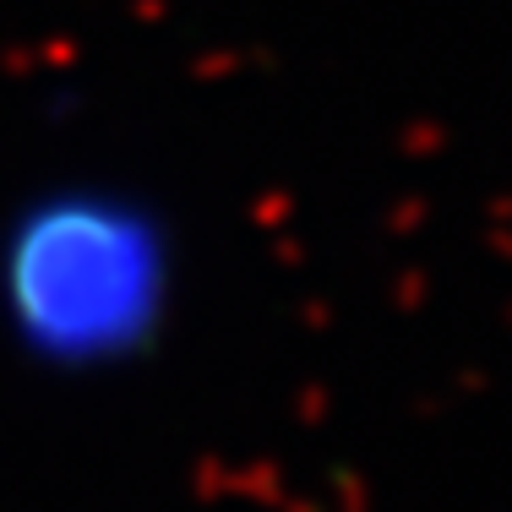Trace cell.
Here are the masks:
<instances>
[{
	"mask_svg": "<svg viewBox=\"0 0 512 512\" xmlns=\"http://www.w3.org/2000/svg\"><path fill=\"white\" fill-rule=\"evenodd\" d=\"M186 300V240L153 191L71 169L0 207V349L28 376L93 387L142 371Z\"/></svg>",
	"mask_w": 512,
	"mask_h": 512,
	"instance_id": "obj_1",
	"label": "cell"
}]
</instances>
